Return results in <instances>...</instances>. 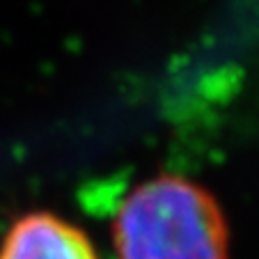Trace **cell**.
<instances>
[{"label":"cell","mask_w":259,"mask_h":259,"mask_svg":"<svg viewBox=\"0 0 259 259\" xmlns=\"http://www.w3.org/2000/svg\"><path fill=\"white\" fill-rule=\"evenodd\" d=\"M0 259H99L92 241L76 225L49 211L25 213L7 230Z\"/></svg>","instance_id":"2"},{"label":"cell","mask_w":259,"mask_h":259,"mask_svg":"<svg viewBox=\"0 0 259 259\" xmlns=\"http://www.w3.org/2000/svg\"><path fill=\"white\" fill-rule=\"evenodd\" d=\"M119 259H227L218 202L188 179L163 175L131 191L115 220Z\"/></svg>","instance_id":"1"}]
</instances>
